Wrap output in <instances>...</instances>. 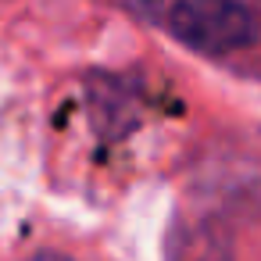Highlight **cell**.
<instances>
[{"label":"cell","instance_id":"2","mask_svg":"<svg viewBox=\"0 0 261 261\" xmlns=\"http://www.w3.org/2000/svg\"><path fill=\"white\" fill-rule=\"evenodd\" d=\"M29 190V133L25 111L0 79V240L15 225Z\"/></svg>","mask_w":261,"mask_h":261},{"label":"cell","instance_id":"1","mask_svg":"<svg viewBox=\"0 0 261 261\" xmlns=\"http://www.w3.org/2000/svg\"><path fill=\"white\" fill-rule=\"evenodd\" d=\"M168 33L200 54H236L261 40V18L232 0H179L161 11Z\"/></svg>","mask_w":261,"mask_h":261},{"label":"cell","instance_id":"3","mask_svg":"<svg viewBox=\"0 0 261 261\" xmlns=\"http://www.w3.org/2000/svg\"><path fill=\"white\" fill-rule=\"evenodd\" d=\"M29 261H72V257H65V254H36Z\"/></svg>","mask_w":261,"mask_h":261}]
</instances>
